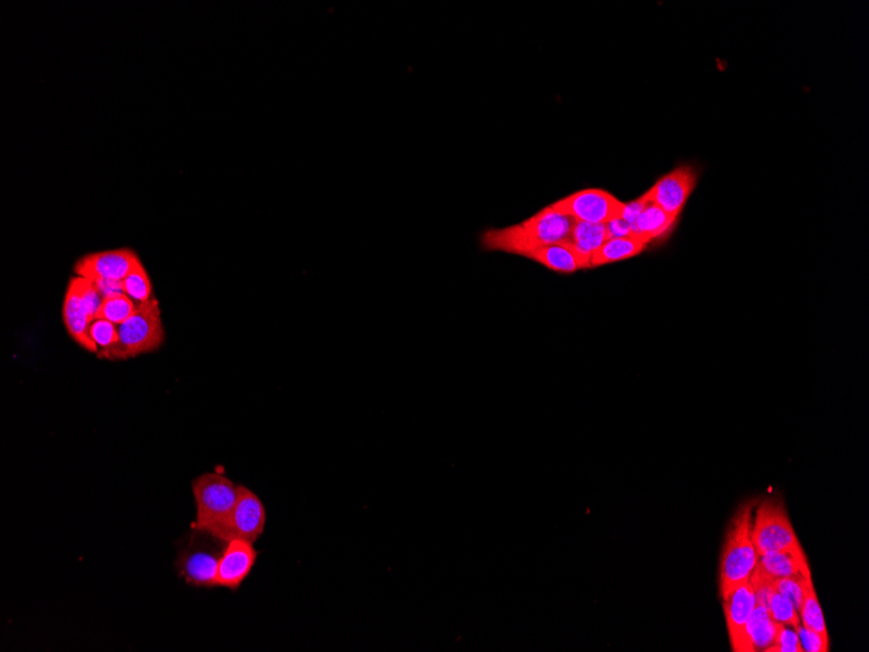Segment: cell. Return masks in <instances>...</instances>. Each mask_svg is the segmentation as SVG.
<instances>
[{
    "label": "cell",
    "instance_id": "4",
    "mask_svg": "<svg viewBox=\"0 0 869 652\" xmlns=\"http://www.w3.org/2000/svg\"><path fill=\"white\" fill-rule=\"evenodd\" d=\"M192 530L180 547L176 569L188 585L211 589L216 587L220 557L228 542L209 531Z\"/></svg>",
    "mask_w": 869,
    "mask_h": 652
},
{
    "label": "cell",
    "instance_id": "26",
    "mask_svg": "<svg viewBox=\"0 0 869 652\" xmlns=\"http://www.w3.org/2000/svg\"><path fill=\"white\" fill-rule=\"evenodd\" d=\"M768 652H804L797 630L778 624L775 642Z\"/></svg>",
    "mask_w": 869,
    "mask_h": 652
},
{
    "label": "cell",
    "instance_id": "24",
    "mask_svg": "<svg viewBox=\"0 0 869 652\" xmlns=\"http://www.w3.org/2000/svg\"><path fill=\"white\" fill-rule=\"evenodd\" d=\"M767 610L772 619L778 624L790 626V628L795 630H798L799 626H801V617H799L798 611L795 610L794 604L785 595L778 593V591H775V594L769 600Z\"/></svg>",
    "mask_w": 869,
    "mask_h": 652
},
{
    "label": "cell",
    "instance_id": "23",
    "mask_svg": "<svg viewBox=\"0 0 869 652\" xmlns=\"http://www.w3.org/2000/svg\"><path fill=\"white\" fill-rule=\"evenodd\" d=\"M137 308L138 306L125 293H121V295L106 297L103 300L97 318L106 319V321L119 326L131 318Z\"/></svg>",
    "mask_w": 869,
    "mask_h": 652
},
{
    "label": "cell",
    "instance_id": "17",
    "mask_svg": "<svg viewBox=\"0 0 869 652\" xmlns=\"http://www.w3.org/2000/svg\"><path fill=\"white\" fill-rule=\"evenodd\" d=\"M778 623L772 619L767 607L756 604L746 625V652L767 651L775 642Z\"/></svg>",
    "mask_w": 869,
    "mask_h": 652
},
{
    "label": "cell",
    "instance_id": "14",
    "mask_svg": "<svg viewBox=\"0 0 869 652\" xmlns=\"http://www.w3.org/2000/svg\"><path fill=\"white\" fill-rule=\"evenodd\" d=\"M94 315L90 312L88 306L82 301L79 293L71 286H68L66 299L63 304V321L67 327L68 334L73 340L81 345L82 348L88 351L97 353L92 339H90V325H92Z\"/></svg>",
    "mask_w": 869,
    "mask_h": 652
},
{
    "label": "cell",
    "instance_id": "19",
    "mask_svg": "<svg viewBox=\"0 0 869 652\" xmlns=\"http://www.w3.org/2000/svg\"><path fill=\"white\" fill-rule=\"evenodd\" d=\"M608 239L605 224L575 222L569 243L590 267L592 254Z\"/></svg>",
    "mask_w": 869,
    "mask_h": 652
},
{
    "label": "cell",
    "instance_id": "25",
    "mask_svg": "<svg viewBox=\"0 0 869 652\" xmlns=\"http://www.w3.org/2000/svg\"><path fill=\"white\" fill-rule=\"evenodd\" d=\"M810 580H812V577L778 578V580H773V587H775L778 593L785 595L794 604L795 610L799 613L804 599V591H806L807 582Z\"/></svg>",
    "mask_w": 869,
    "mask_h": 652
},
{
    "label": "cell",
    "instance_id": "10",
    "mask_svg": "<svg viewBox=\"0 0 869 652\" xmlns=\"http://www.w3.org/2000/svg\"><path fill=\"white\" fill-rule=\"evenodd\" d=\"M695 183L696 176L693 168L682 166L661 177L650 191L643 194V197L677 219L689 200Z\"/></svg>",
    "mask_w": 869,
    "mask_h": 652
},
{
    "label": "cell",
    "instance_id": "13",
    "mask_svg": "<svg viewBox=\"0 0 869 652\" xmlns=\"http://www.w3.org/2000/svg\"><path fill=\"white\" fill-rule=\"evenodd\" d=\"M756 568L771 580L811 577L810 565L802 546L759 556Z\"/></svg>",
    "mask_w": 869,
    "mask_h": 652
},
{
    "label": "cell",
    "instance_id": "12",
    "mask_svg": "<svg viewBox=\"0 0 869 652\" xmlns=\"http://www.w3.org/2000/svg\"><path fill=\"white\" fill-rule=\"evenodd\" d=\"M257 559L258 551L255 550L253 543L240 541V539L229 541L220 557L216 587L239 590L252 573Z\"/></svg>",
    "mask_w": 869,
    "mask_h": 652
},
{
    "label": "cell",
    "instance_id": "2",
    "mask_svg": "<svg viewBox=\"0 0 869 652\" xmlns=\"http://www.w3.org/2000/svg\"><path fill=\"white\" fill-rule=\"evenodd\" d=\"M756 500L739 508L730 521L720 560V594L724 595L742 582L749 581L758 565L759 555L752 542V515Z\"/></svg>",
    "mask_w": 869,
    "mask_h": 652
},
{
    "label": "cell",
    "instance_id": "21",
    "mask_svg": "<svg viewBox=\"0 0 869 652\" xmlns=\"http://www.w3.org/2000/svg\"><path fill=\"white\" fill-rule=\"evenodd\" d=\"M89 334L95 349H97V353L95 354L99 358H103V360H108L112 349L116 347L119 341L118 326L106 321V319L94 318L92 325H90Z\"/></svg>",
    "mask_w": 869,
    "mask_h": 652
},
{
    "label": "cell",
    "instance_id": "22",
    "mask_svg": "<svg viewBox=\"0 0 869 652\" xmlns=\"http://www.w3.org/2000/svg\"><path fill=\"white\" fill-rule=\"evenodd\" d=\"M121 283H123L125 295L137 306L155 299L148 272L142 265L127 275V278Z\"/></svg>",
    "mask_w": 869,
    "mask_h": 652
},
{
    "label": "cell",
    "instance_id": "20",
    "mask_svg": "<svg viewBox=\"0 0 869 652\" xmlns=\"http://www.w3.org/2000/svg\"><path fill=\"white\" fill-rule=\"evenodd\" d=\"M799 617H801V625L804 628L814 630V632L821 634V636L829 637L824 613L821 610L812 580L807 582L802 607L799 610Z\"/></svg>",
    "mask_w": 869,
    "mask_h": 652
},
{
    "label": "cell",
    "instance_id": "1",
    "mask_svg": "<svg viewBox=\"0 0 869 652\" xmlns=\"http://www.w3.org/2000/svg\"><path fill=\"white\" fill-rule=\"evenodd\" d=\"M575 220L552 206L540 210L525 222L505 228H490L481 235L484 252H501L526 257L543 246L570 240Z\"/></svg>",
    "mask_w": 869,
    "mask_h": 652
},
{
    "label": "cell",
    "instance_id": "27",
    "mask_svg": "<svg viewBox=\"0 0 869 652\" xmlns=\"http://www.w3.org/2000/svg\"><path fill=\"white\" fill-rule=\"evenodd\" d=\"M799 639H801L803 651L807 652H828L829 651V637L821 636V634L814 632V630H810L804 628V626H799L798 630Z\"/></svg>",
    "mask_w": 869,
    "mask_h": 652
},
{
    "label": "cell",
    "instance_id": "3",
    "mask_svg": "<svg viewBox=\"0 0 869 652\" xmlns=\"http://www.w3.org/2000/svg\"><path fill=\"white\" fill-rule=\"evenodd\" d=\"M192 491L196 502L192 529L209 531L219 537L239 500L240 485L222 473H205L194 479Z\"/></svg>",
    "mask_w": 869,
    "mask_h": 652
},
{
    "label": "cell",
    "instance_id": "8",
    "mask_svg": "<svg viewBox=\"0 0 869 652\" xmlns=\"http://www.w3.org/2000/svg\"><path fill=\"white\" fill-rule=\"evenodd\" d=\"M266 518L262 500L248 487L240 485L239 500L219 538L226 542L240 539L254 544L265 531Z\"/></svg>",
    "mask_w": 869,
    "mask_h": 652
},
{
    "label": "cell",
    "instance_id": "16",
    "mask_svg": "<svg viewBox=\"0 0 869 652\" xmlns=\"http://www.w3.org/2000/svg\"><path fill=\"white\" fill-rule=\"evenodd\" d=\"M650 245L641 237L630 235L625 237H611L604 241L594 254H592L590 267L609 265L626 261V259L639 256Z\"/></svg>",
    "mask_w": 869,
    "mask_h": 652
},
{
    "label": "cell",
    "instance_id": "6",
    "mask_svg": "<svg viewBox=\"0 0 869 652\" xmlns=\"http://www.w3.org/2000/svg\"><path fill=\"white\" fill-rule=\"evenodd\" d=\"M751 537L759 556L801 546L785 505L777 498H767L760 503L752 521Z\"/></svg>",
    "mask_w": 869,
    "mask_h": 652
},
{
    "label": "cell",
    "instance_id": "28",
    "mask_svg": "<svg viewBox=\"0 0 869 652\" xmlns=\"http://www.w3.org/2000/svg\"><path fill=\"white\" fill-rule=\"evenodd\" d=\"M605 227H607L608 239L633 235L631 227L621 217L613 219L612 222L605 224Z\"/></svg>",
    "mask_w": 869,
    "mask_h": 652
},
{
    "label": "cell",
    "instance_id": "15",
    "mask_svg": "<svg viewBox=\"0 0 869 652\" xmlns=\"http://www.w3.org/2000/svg\"><path fill=\"white\" fill-rule=\"evenodd\" d=\"M526 258L538 262L546 269L559 272V274H573V272L586 269L587 263L579 256L574 246L565 243L543 246L527 254Z\"/></svg>",
    "mask_w": 869,
    "mask_h": 652
},
{
    "label": "cell",
    "instance_id": "5",
    "mask_svg": "<svg viewBox=\"0 0 869 652\" xmlns=\"http://www.w3.org/2000/svg\"><path fill=\"white\" fill-rule=\"evenodd\" d=\"M119 341L108 360H129L157 351L164 343L161 308L155 299L138 306L127 321L118 326Z\"/></svg>",
    "mask_w": 869,
    "mask_h": 652
},
{
    "label": "cell",
    "instance_id": "9",
    "mask_svg": "<svg viewBox=\"0 0 869 652\" xmlns=\"http://www.w3.org/2000/svg\"><path fill=\"white\" fill-rule=\"evenodd\" d=\"M142 265L137 254L129 249L107 250L88 254L76 263L77 276L89 280H118L123 282L127 275Z\"/></svg>",
    "mask_w": 869,
    "mask_h": 652
},
{
    "label": "cell",
    "instance_id": "18",
    "mask_svg": "<svg viewBox=\"0 0 869 652\" xmlns=\"http://www.w3.org/2000/svg\"><path fill=\"white\" fill-rule=\"evenodd\" d=\"M676 220L672 215L660 209L659 206L647 201L641 215H639L637 222H635L633 235L641 237L646 243L651 244L652 241L659 239V237L667 235L672 230Z\"/></svg>",
    "mask_w": 869,
    "mask_h": 652
},
{
    "label": "cell",
    "instance_id": "7",
    "mask_svg": "<svg viewBox=\"0 0 869 652\" xmlns=\"http://www.w3.org/2000/svg\"><path fill=\"white\" fill-rule=\"evenodd\" d=\"M559 213L568 215L575 222L607 224L620 218L624 204L613 194L602 189H585L551 205Z\"/></svg>",
    "mask_w": 869,
    "mask_h": 652
},
{
    "label": "cell",
    "instance_id": "11",
    "mask_svg": "<svg viewBox=\"0 0 869 652\" xmlns=\"http://www.w3.org/2000/svg\"><path fill=\"white\" fill-rule=\"evenodd\" d=\"M730 643L733 651L746 652V625L756 607V595L751 581L733 587L721 595Z\"/></svg>",
    "mask_w": 869,
    "mask_h": 652
}]
</instances>
